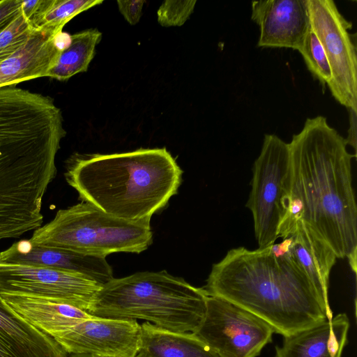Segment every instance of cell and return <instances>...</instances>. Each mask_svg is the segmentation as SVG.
I'll use <instances>...</instances> for the list:
<instances>
[{"mask_svg":"<svg viewBox=\"0 0 357 357\" xmlns=\"http://www.w3.org/2000/svg\"><path fill=\"white\" fill-rule=\"evenodd\" d=\"M183 171L166 148L109 154L75 153L68 160L67 183L87 202L128 221L151 220L176 194Z\"/></svg>","mask_w":357,"mask_h":357,"instance_id":"277c9868","label":"cell"},{"mask_svg":"<svg viewBox=\"0 0 357 357\" xmlns=\"http://www.w3.org/2000/svg\"><path fill=\"white\" fill-rule=\"evenodd\" d=\"M34 29L21 13L0 33V63L14 54L26 43Z\"/></svg>","mask_w":357,"mask_h":357,"instance_id":"7402d4cb","label":"cell"},{"mask_svg":"<svg viewBox=\"0 0 357 357\" xmlns=\"http://www.w3.org/2000/svg\"><path fill=\"white\" fill-rule=\"evenodd\" d=\"M102 3V0H54L35 28H52L62 31L63 26L76 15Z\"/></svg>","mask_w":357,"mask_h":357,"instance_id":"44dd1931","label":"cell"},{"mask_svg":"<svg viewBox=\"0 0 357 357\" xmlns=\"http://www.w3.org/2000/svg\"><path fill=\"white\" fill-rule=\"evenodd\" d=\"M274 333L266 321L218 296H209L204 317L194 332L220 357H257Z\"/></svg>","mask_w":357,"mask_h":357,"instance_id":"9c48e42d","label":"cell"},{"mask_svg":"<svg viewBox=\"0 0 357 357\" xmlns=\"http://www.w3.org/2000/svg\"><path fill=\"white\" fill-rule=\"evenodd\" d=\"M0 262L51 268L82 275L102 286L113 271L105 257L37 246L29 240L15 242L0 252Z\"/></svg>","mask_w":357,"mask_h":357,"instance_id":"4fadbf2b","label":"cell"},{"mask_svg":"<svg viewBox=\"0 0 357 357\" xmlns=\"http://www.w3.org/2000/svg\"><path fill=\"white\" fill-rule=\"evenodd\" d=\"M144 0H119L116 1L118 9L130 25L137 24L142 17Z\"/></svg>","mask_w":357,"mask_h":357,"instance_id":"484cf974","label":"cell"},{"mask_svg":"<svg viewBox=\"0 0 357 357\" xmlns=\"http://www.w3.org/2000/svg\"><path fill=\"white\" fill-rule=\"evenodd\" d=\"M0 357H68V354L0 295Z\"/></svg>","mask_w":357,"mask_h":357,"instance_id":"2e32d148","label":"cell"},{"mask_svg":"<svg viewBox=\"0 0 357 357\" xmlns=\"http://www.w3.org/2000/svg\"><path fill=\"white\" fill-rule=\"evenodd\" d=\"M22 0L0 1V33L21 13Z\"/></svg>","mask_w":357,"mask_h":357,"instance_id":"d4e9b609","label":"cell"},{"mask_svg":"<svg viewBox=\"0 0 357 357\" xmlns=\"http://www.w3.org/2000/svg\"><path fill=\"white\" fill-rule=\"evenodd\" d=\"M298 52L308 70L319 82L324 91L331 79V69L324 48L311 26Z\"/></svg>","mask_w":357,"mask_h":357,"instance_id":"ffe728a7","label":"cell"},{"mask_svg":"<svg viewBox=\"0 0 357 357\" xmlns=\"http://www.w3.org/2000/svg\"><path fill=\"white\" fill-rule=\"evenodd\" d=\"M256 315L274 333L291 335L327 320L326 309L311 281L287 252L269 246L229 250L212 266L204 287Z\"/></svg>","mask_w":357,"mask_h":357,"instance_id":"3957f363","label":"cell"},{"mask_svg":"<svg viewBox=\"0 0 357 357\" xmlns=\"http://www.w3.org/2000/svg\"><path fill=\"white\" fill-rule=\"evenodd\" d=\"M102 36V32L96 28L84 29L70 36L68 45L61 50L46 77L65 81L87 71Z\"/></svg>","mask_w":357,"mask_h":357,"instance_id":"ac0fdd59","label":"cell"},{"mask_svg":"<svg viewBox=\"0 0 357 357\" xmlns=\"http://www.w3.org/2000/svg\"><path fill=\"white\" fill-rule=\"evenodd\" d=\"M141 325L135 319L93 316L54 340L68 354L93 357H135Z\"/></svg>","mask_w":357,"mask_h":357,"instance_id":"8fae6325","label":"cell"},{"mask_svg":"<svg viewBox=\"0 0 357 357\" xmlns=\"http://www.w3.org/2000/svg\"><path fill=\"white\" fill-rule=\"evenodd\" d=\"M331 321L284 337L275 357H335L328 347Z\"/></svg>","mask_w":357,"mask_h":357,"instance_id":"d6986e66","label":"cell"},{"mask_svg":"<svg viewBox=\"0 0 357 357\" xmlns=\"http://www.w3.org/2000/svg\"><path fill=\"white\" fill-rule=\"evenodd\" d=\"M63 122L52 98L16 86L0 88V238L41 210L56 174Z\"/></svg>","mask_w":357,"mask_h":357,"instance_id":"7a4b0ae2","label":"cell"},{"mask_svg":"<svg viewBox=\"0 0 357 357\" xmlns=\"http://www.w3.org/2000/svg\"><path fill=\"white\" fill-rule=\"evenodd\" d=\"M251 19L259 27L261 47L298 51L310 26L307 0L254 1Z\"/></svg>","mask_w":357,"mask_h":357,"instance_id":"7c38bea8","label":"cell"},{"mask_svg":"<svg viewBox=\"0 0 357 357\" xmlns=\"http://www.w3.org/2000/svg\"><path fill=\"white\" fill-rule=\"evenodd\" d=\"M53 2L54 0L23 1L21 7L22 14L35 28Z\"/></svg>","mask_w":357,"mask_h":357,"instance_id":"cb8c5ba5","label":"cell"},{"mask_svg":"<svg viewBox=\"0 0 357 357\" xmlns=\"http://www.w3.org/2000/svg\"><path fill=\"white\" fill-rule=\"evenodd\" d=\"M310 26L319 38L330 66L327 86L332 96L347 109L357 112V54L352 23L333 0H307Z\"/></svg>","mask_w":357,"mask_h":357,"instance_id":"ba28073f","label":"cell"},{"mask_svg":"<svg viewBox=\"0 0 357 357\" xmlns=\"http://www.w3.org/2000/svg\"><path fill=\"white\" fill-rule=\"evenodd\" d=\"M135 357H220L192 332H176L146 321Z\"/></svg>","mask_w":357,"mask_h":357,"instance_id":"e0dca14e","label":"cell"},{"mask_svg":"<svg viewBox=\"0 0 357 357\" xmlns=\"http://www.w3.org/2000/svg\"><path fill=\"white\" fill-rule=\"evenodd\" d=\"M68 357H93L87 355L68 354Z\"/></svg>","mask_w":357,"mask_h":357,"instance_id":"83f0119b","label":"cell"},{"mask_svg":"<svg viewBox=\"0 0 357 357\" xmlns=\"http://www.w3.org/2000/svg\"><path fill=\"white\" fill-rule=\"evenodd\" d=\"M208 294L166 271L138 272L101 286L88 310L102 318L144 319L176 332L201 324Z\"/></svg>","mask_w":357,"mask_h":357,"instance_id":"5b68a950","label":"cell"},{"mask_svg":"<svg viewBox=\"0 0 357 357\" xmlns=\"http://www.w3.org/2000/svg\"><path fill=\"white\" fill-rule=\"evenodd\" d=\"M61 33L52 28H35L26 43L0 63V88L46 77L63 48L57 43Z\"/></svg>","mask_w":357,"mask_h":357,"instance_id":"9a60e30c","label":"cell"},{"mask_svg":"<svg viewBox=\"0 0 357 357\" xmlns=\"http://www.w3.org/2000/svg\"><path fill=\"white\" fill-rule=\"evenodd\" d=\"M100 287L78 273L0 262V293L43 298L88 312Z\"/></svg>","mask_w":357,"mask_h":357,"instance_id":"30bf717a","label":"cell"},{"mask_svg":"<svg viewBox=\"0 0 357 357\" xmlns=\"http://www.w3.org/2000/svg\"><path fill=\"white\" fill-rule=\"evenodd\" d=\"M32 244L106 257L114 252L139 254L153 241L150 220L128 221L82 202L59 210L54 218L34 230Z\"/></svg>","mask_w":357,"mask_h":357,"instance_id":"8992f818","label":"cell"},{"mask_svg":"<svg viewBox=\"0 0 357 357\" xmlns=\"http://www.w3.org/2000/svg\"><path fill=\"white\" fill-rule=\"evenodd\" d=\"M290 188L279 235L301 220L356 273L357 206L345 138L326 118L306 119L289 143Z\"/></svg>","mask_w":357,"mask_h":357,"instance_id":"6da1fadb","label":"cell"},{"mask_svg":"<svg viewBox=\"0 0 357 357\" xmlns=\"http://www.w3.org/2000/svg\"><path fill=\"white\" fill-rule=\"evenodd\" d=\"M196 3V0L163 1L157 11L158 24L164 27L183 25L192 14Z\"/></svg>","mask_w":357,"mask_h":357,"instance_id":"603a6c76","label":"cell"},{"mask_svg":"<svg viewBox=\"0 0 357 357\" xmlns=\"http://www.w3.org/2000/svg\"><path fill=\"white\" fill-rule=\"evenodd\" d=\"M246 207L252 212L259 248L275 243L287 211L291 156L289 143L266 134L252 168Z\"/></svg>","mask_w":357,"mask_h":357,"instance_id":"52a82bcc","label":"cell"},{"mask_svg":"<svg viewBox=\"0 0 357 357\" xmlns=\"http://www.w3.org/2000/svg\"><path fill=\"white\" fill-rule=\"evenodd\" d=\"M349 112V127L348 136L345 139L347 145L353 147L356 155V134H357V112L351 109H347Z\"/></svg>","mask_w":357,"mask_h":357,"instance_id":"4316f807","label":"cell"},{"mask_svg":"<svg viewBox=\"0 0 357 357\" xmlns=\"http://www.w3.org/2000/svg\"><path fill=\"white\" fill-rule=\"evenodd\" d=\"M287 252L311 281L326 309L327 320L333 319L328 301L329 278L337 257L333 250L301 220H298L282 238Z\"/></svg>","mask_w":357,"mask_h":357,"instance_id":"5bb4252c","label":"cell"}]
</instances>
